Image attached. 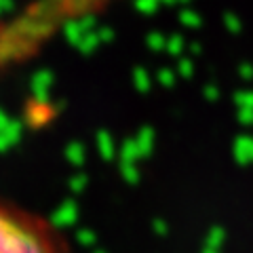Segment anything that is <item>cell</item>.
Here are the masks:
<instances>
[{
	"label": "cell",
	"instance_id": "cell-1",
	"mask_svg": "<svg viewBox=\"0 0 253 253\" xmlns=\"http://www.w3.org/2000/svg\"><path fill=\"white\" fill-rule=\"evenodd\" d=\"M0 253H74L57 226L0 196Z\"/></svg>",
	"mask_w": 253,
	"mask_h": 253
},
{
	"label": "cell",
	"instance_id": "cell-2",
	"mask_svg": "<svg viewBox=\"0 0 253 253\" xmlns=\"http://www.w3.org/2000/svg\"><path fill=\"white\" fill-rule=\"evenodd\" d=\"M70 4H81V6H97V4H101V2H106V0H68Z\"/></svg>",
	"mask_w": 253,
	"mask_h": 253
}]
</instances>
